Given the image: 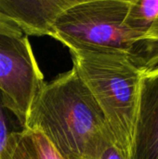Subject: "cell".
Instances as JSON below:
<instances>
[{
	"label": "cell",
	"mask_w": 158,
	"mask_h": 159,
	"mask_svg": "<svg viewBox=\"0 0 158 159\" xmlns=\"http://www.w3.org/2000/svg\"><path fill=\"white\" fill-rule=\"evenodd\" d=\"M23 128L42 133L63 159H103L115 148L100 107L74 68L42 86Z\"/></svg>",
	"instance_id": "1"
},
{
	"label": "cell",
	"mask_w": 158,
	"mask_h": 159,
	"mask_svg": "<svg viewBox=\"0 0 158 159\" xmlns=\"http://www.w3.org/2000/svg\"><path fill=\"white\" fill-rule=\"evenodd\" d=\"M73 68L90 91L121 159H132L141 70L129 53L70 49Z\"/></svg>",
	"instance_id": "2"
},
{
	"label": "cell",
	"mask_w": 158,
	"mask_h": 159,
	"mask_svg": "<svg viewBox=\"0 0 158 159\" xmlns=\"http://www.w3.org/2000/svg\"><path fill=\"white\" fill-rule=\"evenodd\" d=\"M131 0H77L58 18L53 38L69 49L129 53L142 35L128 24Z\"/></svg>",
	"instance_id": "3"
},
{
	"label": "cell",
	"mask_w": 158,
	"mask_h": 159,
	"mask_svg": "<svg viewBox=\"0 0 158 159\" xmlns=\"http://www.w3.org/2000/svg\"><path fill=\"white\" fill-rule=\"evenodd\" d=\"M44 84L28 38L0 34V93L21 129L32 101Z\"/></svg>",
	"instance_id": "4"
},
{
	"label": "cell",
	"mask_w": 158,
	"mask_h": 159,
	"mask_svg": "<svg viewBox=\"0 0 158 159\" xmlns=\"http://www.w3.org/2000/svg\"><path fill=\"white\" fill-rule=\"evenodd\" d=\"M132 159H158V66L141 72Z\"/></svg>",
	"instance_id": "5"
},
{
	"label": "cell",
	"mask_w": 158,
	"mask_h": 159,
	"mask_svg": "<svg viewBox=\"0 0 158 159\" xmlns=\"http://www.w3.org/2000/svg\"><path fill=\"white\" fill-rule=\"evenodd\" d=\"M77 0H0V15L26 35H54L59 16Z\"/></svg>",
	"instance_id": "6"
},
{
	"label": "cell",
	"mask_w": 158,
	"mask_h": 159,
	"mask_svg": "<svg viewBox=\"0 0 158 159\" xmlns=\"http://www.w3.org/2000/svg\"><path fill=\"white\" fill-rule=\"evenodd\" d=\"M0 159H63L37 130L11 131L0 152Z\"/></svg>",
	"instance_id": "7"
},
{
	"label": "cell",
	"mask_w": 158,
	"mask_h": 159,
	"mask_svg": "<svg viewBox=\"0 0 158 159\" xmlns=\"http://www.w3.org/2000/svg\"><path fill=\"white\" fill-rule=\"evenodd\" d=\"M129 55L136 67L142 71L158 66V15L145 33L132 45Z\"/></svg>",
	"instance_id": "8"
},
{
	"label": "cell",
	"mask_w": 158,
	"mask_h": 159,
	"mask_svg": "<svg viewBox=\"0 0 158 159\" xmlns=\"http://www.w3.org/2000/svg\"><path fill=\"white\" fill-rule=\"evenodd\" d=\"M158 15V0H131L128 24L143 34Z\"/></svg>",
	"instance_id": "9"
},
{
	"label": "cell",
	"mask_w": 158,
	"mask_h": 159,
	"mask_svg": "<svg viewBox=\"0 0 158 159\" xmlns=\"http://www.w3.org/2000/svg\"><path fill=\"white\" fill-rule=\"evenodd\" d=\"M7 112L9 111L5 107L0 93V152L6 143L8 134L11 132L9 130V120L7 117Z\"/></svg>",
	"instance_id": "10"
},
{
	"label": "cell",
	"mask_w": 158,
	"mask_h": 159,
	"mask_svg": "<svg viewBox=\"0 0 158 159\" xmlns=\"http://www.w3.org/2000/svg\"><path fill=\"white\" fill-rule=\"evenodd\" d=\"M0 34L10 35V36H16V37L23 36L22 32L17 26L7 20L1 15H0Z\"/></svg>",
	"instance_id": "11"
}]
</instances>
